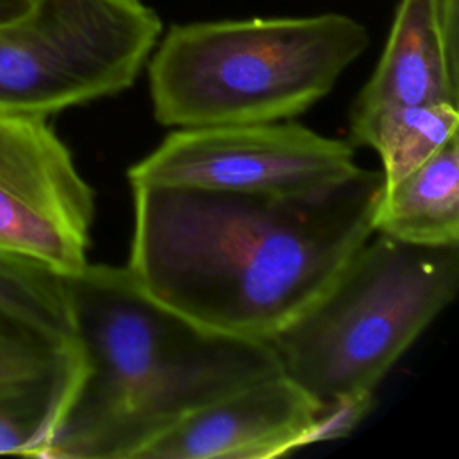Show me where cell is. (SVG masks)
<instances>
[{
  "mask_svg": "<svg viewBox=\"0 0 459 459\" xmlns=\"http://www.w3.org/2000/svg\"><path fill=\"white\" fill-rule=\"evenodd\" d=\"M127 269L210 330L269 341L335 281L373 231L382 170L303 194L131 185Z\"/></svg>",
  "mask_w": 459,
  "mask_h": 459,
  "instance_id": "1",
  "label": "cell"
},
{
  "mask_svg": "<svg viewBox=\"0 0 459 459\" xmlns=\"http://www.w3.org/2000/svg\"><path fill=\"white\" fill-rule=\"evenodd\" d=\"M459 102V0H400L350 122L385 108Z\"/></svg>",
  "mask_w": 459,
  "mask_h": 459,
  "instance_id": "10",
  "label": "cell"
},
{
  "mask_svg": "<svg viewBox=\"0 0 459 459\" xmlns=\"http://www.w3.org/2000/svg\"><path fill=\"white\" fill-rule=\"evenodd\" d=\"M457 129L459 109L454 104L393 106L350 122L351 140L380 156L385 185L427 161L457 136Z\"/></svg>",
  "mask_w": 459,
  "mask_h": 459,
  "instance_id": "12",
  "label": "cell"
},
{
  "mask_svg": "<svg viewBox=\"0 0 459 459\" xmlns=\"http://www.w3.org/2000/svg\"><path fill=\"white\" fill-rule=\"evenodd\" d=\"M373 231L416 244H459V136L403 178L384 183Z\"/></svg>",
  "mask_w": 459,
  "mask_h": 459,
  "instance_id": "11",
  "label": "cell"
},
{
  "mask_svg": "<svg viewBox=\"0 0 459 459\" xmlns=\"http://www.w3.org/2000/svg\"><path fill=\"white\" fill-rule=\"evenodd\" d=\"M368 45V29L339 13L176 23L149 59L152 113L179 129L290 120Z\"/></svg>",
  "mask_w": 459,
  "mask_h": 459,
  "instance_id": "3",
  "label": "cell"
},
{
  "mask_svg": "<svg viewBox=\"0 0 459 459\" xmlns=\"http://www.w3.org/2000/svg\"><path fill=\"white\" fill-rule=\"evenodd\" d=\"M373 405L375 393H359L326 405H317L308 445L333 441L351 434V430H355L357 425L369 414Z\"/></svg>",
  "mask_w": 459,
  "mask_h": 459,
  "instance_id": "14",
  "label": "cell"
},
{
  "mask_svg": "<svg viewBox=\"0 0 459 459\" xmlns=\"http://www.w3.org/2000/svg\"><path fill=\"white\" fill-rule=\"evenodd\" d=\"M357 169L348 142L280 120L176 129L127 178L131 185L303 194L339 183Z\"/></svg>",
  "mask_w": 459,
  "mask_h": 459,
  "instance_id": "6",
  "label": "cell"
},
{
  "mask_svg": "<svg viewBox=\"0 0 459 459\" xmlns=\"http://www.w3.org/2000/svg\"><path fill=\"white\" fill-rule=\"evenodd\" d=\"M63 280L82 369L43 457L138 459L197 409L281 375L269 341L194 323L127 267L88 262Z\"/></svg>",
  "mask_w": 459,
  "mask_h": 459,
  "instance_id": "2",
  "label": "cell"
},
{
  "mask_svg": "<svg viewBox=\"0 0 459 459\" xmlns=\"http://www.w3.org/2000/svg\"><path fill=\"white\" fill-rule=\"evenodd\" d=\"M81 369L74 330L0 308V454L43 457Z\"/></svg>",
  "mask_w": 459,
  "mask_h": 459,
  "instance_id": "9",
  "label": "cell"
},
{
  "mask_svg": "<svg viewBox=\"0 0 459 459\" xmlns=\"http://www.w3.org/2000/svg\"><path fill=\"white\" fill-rule=\"evenodd\" d=\"M0 308L74 330L63 274L36 262L0 255Z\"/></svg>",
  "mask_w": 459,
  "mask_h": 459,
  "instance_id": "13",
  "label": "cell"
},
{
  "mask_svg": "<svg viewBox=\"0 0 459 459\" xmlns=\"http://www.w3.org/2000/svg\"><path fill=\"white\" fill-rule=\"evenodd\" d=\"M457 285L459 244L416 246L373 233L326 292L269 339L281 375L317 405L375 393Z\"/></svg>",
  "mask_w": 459,
  "mask_h": 459,
  "instance_id": "4",
  "label": "cell"
},
{
  "mask_svg": "<svg viewBox=\"0 0 459 459\" xmlns=\"http://www.w3.org/2000/svg\"><path fill=\"white\" fill-rule=\"evenodd\" d=\"M317 403L285 375L240 387L186 416L138 459H271L308 446Z\"/></svg>",
  "mask_w": 459,
  "mask_h": 459,
  "instance_id": "8",
  "label": "cell"
},
{
  "mask_svg": "<svg viewBox=\"0 0 459 459\" xmlns=\"http://www.w3.org/2000/svg\"><path fill=\"white\" fill-rule=\"evenodd\" d=\"M161 27L142 0H38L0 25V104L50 117L117 95L138 79Z\"/></svg>",
  "mask_w": 459,
  "mask_h": 459,
  "instance_id": "5",
  "label": "cell"
},
{
  "mask_svg": "<svg viewBox=\"0 0 459 459\" xmlns=\"http://www.w3.org/2000/svg\"><path fill=\"white\" fill-rule=\"evenodd\" d=\"M48 118L0 104V255L68 274L88 264L95 194Z\"/></svg>",
  "mask_w": 459,
  "mask_h": 459,
  "instance_id": "7",
  "label": "cell"
},
{
  "mask_svg": "<svg viewBox=\"0 0 459 459\" xmlns=\"http://www.w3.org/2000/svg\"><path fill=\"white\" fill-rule=\"evenodd\" d=\"M38 0H0V25L13 23L23 16H27Z\"/></svg>",
  "mask_w": 459,
  "mask_h": 459,
  "instance_id": "15",
  "label": "cell"
}]
</instances>
